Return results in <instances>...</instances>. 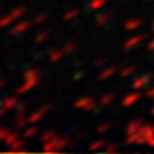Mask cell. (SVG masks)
<instances>
[{
	"label": "cell",
	"mask_w": 154,
	"mask_h": 154,
	"mask_svg": "<svg viewBox=\"0 0 154 154\" xmlns=\"http://www.w3.org/2000/svg\"><path fill=\"white\" fill-rule=\"evenodd\" d=\"M145 126L140 120H132L126 126V145H145Z\"/></svg>",
	"instance_id": "obj_1"
},
{
	"label": "cell",
	"mask_w": 154,
	"mask_h": 154,
	"mask_svg": "<svg viewBox=\"0 0 154 154\" xmlns=\"http://www.w3.org/2000/svg\"><path fill=\"white\" fill-rule=\"evenodd\" d=\"M39 80H41V72L38 68H29L27 71L24 72V82L19 85L17 88V94H25L35 90L39 85Z\"/></svg>",
	"instance_id": "obj_2"
},
{
	"label": "cell",
	"mask_w": 154,
	"mask_h": 154,
	"mask_svg": "<svg viewBox=\"0 0 154 154\" xmlns=\"http://www.w3.org/2000/svg\"><path fill=\"white\" fill-rule=\"evenodd\" d=\"M68 146H69V140L66 137L55 134L49 142L43 143V151H46V152H60L63 149H66Z\"/></svg>",
	"instance_id": "obj_3"
},
{
	"label": "cell",
	"mask_w": 154,
	"mask_h": 154,
	"mask_svg": "<svg viewBox=\"0 0 154 154\" xmlns=\"http://www.w3.org/2000/svg\"><path fill=\"white\" fill-rule=\"evenodd\" d=\"M3 143L6 145L8 151H11V152H22V151H25V138L19 137L14 131H10V134L6 135Z\"/></svg>",
	"instance_id": "obj_4"
},
{
	"label": "cell",
	"mask_w": 154,
	"mask_h": 154,
	"mask_svg": "<svg viewBox=\"0 0 154 154\" xmlns=\"http://www.w3.org/2000/svg\"><path fill=\"white\" fill-rule=\"evenodd\" d=\"M25 13H27V8H24V6H17V8L11 10L10 13L0 16V29H8V27H11L16 20H19L22 16H25Z\"/></svg>",
	"instance_id": "obj_5"
},
{
	"label": "cell",
	"mask_w": 154,
	"mask_h": 154,
	"mask_svg": "<svg viewBox=\"0 0 154 154\" xmlns=\"http://www.w3.org/2000/svg\"><path fill=\"white\" fill-rule=\"evenodd\" d=\"M33 25H35V24H33V20H27V19L19 20V22H16V24H13V25H11L10 35H11V36H20V35H24V33L29 32Z\"/></svg>",
	"instance_id": "obj_6"
},
{
	"label": "cell",
	"mask_w": 154,
	"mask_h": 154,
	"mask_svg": "<svg viewBox=\"0 0 154 154\" xmlns=\"http://www.w3.org/2000/svg\"><path fill=\"white\" fill-rule=\"evenodd\" d=\"M19 99L17 96H6L5 99H2V104H0V118L5 116L10 110H14L19 106Z\"/></svg>",
	"instance_id": "obj_7"
},
{
	"label": "cell",
	"mask_w": 154,
	"mask_h": 154,
	"mask_svg": "<svg viewBox=\"0 0 154 154\" xmlns=\"http://www.w3.org/2000/svg\"><path fill=\"white\" fill-rule=\"evenodd\" d=\"M94 106H96V101L91 96H82V97H79V99H75V102H74V109L83 110V112L93 110Z\"/></svg>",
	"instance_id": "obj_8"
},
{
	"label": "cell",
	"mask_w": 154,
	"mask_h": 154,
	"mask_svg": "<svg viewBox=\"0 0 154 154\" xmlns=\"http://www.w3.org/2000/svg\"><path fill=\"white\" fill-rule=\"evenodd\" d=\"M51 109H52V104H46V106L36 109V110L33 112V113L29 115V123H30V124H36V123H39V121L47 115V112L51 110Z\"/></svg>",
	"instance_id": "obj_9"
},
{
	"label": "cell",
	"mask_w": 154,
	"mask_h": 154,
	"mask_svg": "<svg viewBox=\"0 0 154 154\" xmlns=\"http://www.w3.org/2000/svg\"><path fill=\"white\" fill-rule=\"evenodd\" d=\"M145 41V36L143 35H134V36H131L124 41V44H123V49L126 52H131V51H134V49H137L140 44H142Z\"/></svg>",
	"instance_id": "obj_10"
},
{
	"label": "cell",
	"mask_w": 154,
	"mask_h": 154,
	"mask_svg": "<svg viewBox=\"0 0 154 154\" xmlns=\"http://www.w3.org/2000/svg\"><path fill=\"white\" fill-rule=\"evenodd\" d=\"M151 82V75L149 74H142V75H137L134 80H132V90H138V91H142L145 90L146 87L149 85Z\"/></svg>",
	"instance_id": "obj_11"
},
{
	"label": "cell",
	"mask_w": 154,
	"mask_h": 154,
	"mask_svg": "<svg viewBox=\"0 0 154 154\" xmlns=\"http://www.w3.org/2000/svg\"><path fill=\"white\" fill-rule=\"evenodd\" d=\"M140 99H142V93H138V90H134L132 93H128L123 97L121 106L123 107H132V106H135Z\"/></svg>",
	"instance_id": "obj_12"
},
{
	"label": "cell",
	"mask_w": 154,
	"mask_h": 154,
	"mask_svg": "<svg viewBox=\"0 0 154 154\" xmlns=\"http://www.w3.org/2000/svg\"><path fill=\"white\" fill-rule=\"evenodd\" d=\"M65 57H66V52L63 51V47L61 49H52V51H49V54H47V60L51 63H58Z\"/></svg>",
	"instance_id": "obj_13"
},
{
	"label": "cell",
	"mask_w": 154,
	"mask_h": 154,
	"mask_svg": "<svg viewBox=\"0 0 154 154\" xmlns=\"http://www.w3.org/2000/svg\"><path fill=\"white\" fill-rule=\"evenodd\" d=\"M142 25H143V20H142V19L132 17V19H128V20H126L124 25H123V29H124L126 32H135V30H138Z\"/></svg>",
	"instance_id": "obj_14"
},
{
	"label": "cell",
	"mask_w": 154,
	"mask_h": 154,
	"mask_svg": "<svg viewBox=\"0 0 154 154\" xmlns=\"http://www.w3.org/2000/svg\"><path fill=\"white\" fill-rule=\"evenodd\" d=\"M116 72H118V66L110 65V66L102 68V71L99 72V80H109V79H112V77H113Z\"/></svg>",
	"instance_id": "obj_15"
},
{
	"label": "cell",
	"mask_w": 154,
	"mask_h": 154,
	"mask_svg": "<svg viewBox=\"0 0 154 154\" xmlns=\"http://www.w3.org/2000/svg\"><path fill=\"white\" fill-rule=\"evenodd\" d=\"M29 115L27 113H16V118H14V126L17 129H25L29 126Z\"/></svg>",
	"instance_id": "obj_16"
},
{
	"label": "cell",
	"mask_w": 154,
	"mask_h": 154,
	"mask_svg": "<svg viewBox=\"0 0 154 154\" xmlns=\"http://www.w3.org/2000/svg\"><path fill=\"white\" fill-rule=\"evenodd\" d=\"M145 145L154 146V126L152 124L145 126Z\"/></svg>",
	"instance_id": "obj_17"
},
{
	"label": "cell",
	"mask_w": 154,
	"mask_h": 154,
	"mask_svg": "<svg viewBox=\"0 0 154 154\" xmlns=\"http://www.w3.org/2000/svg\"><path fill=\"white\" fill-rule=\"evenodd\" d=\"M110 20H112V14H110V13H101V14L96 16L94 24H96L97 27H106Z\"/></svg>",
	"instance_id": "obj_18"
},
{
	"label": "cell",
	"mask_w": 154,
	"mask_h": 154,
	"mask_svg": "<svg viewBox=\"0 0 154 154\" xmlns=\"http://www.w3.org/2000/svg\"><path fill=\"white\" fill-rule=\"evenodd\" d=\"M39 132V128L36 124H29L27 128L24 129V132H22V137L25 138V140H29V138H33L35 135H36Z\"/></svg>",
	"instance_id": "obj_19"
},
{
	"label": "cell",
	"mask_w": 154,
	"mask_h": 154,
	"mask_svg": "<svg viewBox=\"0 0 154 154\" xmlns=\"http://www.w3.org/2000/svg\"><path fill=\"white\" fill-rule=\"evenodd\" d=\"M113 101H115V94L113 93H106V94H102L99 97V106L107 107V106H110V104H113Z\"/></svg>",
	"instance_id": "obj_20"
},
{
	"label": "cell",
	"mask_w": 154,
	"mask_h": 154,
	"mask_svg": "<svg viewBox=\"0 0 154 154\" xmlns=\"http://www.w3.org/2000/svg\"><path fill=\"white\" fill-rule=\"evenodd\" d=\"M106 5H107V0H90L88 8L91 10V11H99V10H102Z\"/></svg>",
	"instance_id": "obj_21"
},
{
	"label": "cell",
	"mask_w": 154,
	"mask_h": 154,
	"mask_svg": "<svg viewBox=\"0 0 154 154\" xmlns=\"http://www.w3.org/2000/svg\"><path fill=\"white\" fill-rule=\"evenodd\" d=\"M106 145H107L106 140H94L93 143L88 145V149L90 151H101V149L106 148Z\"/></svg>",
	"instance_id": "obj_22"
},
{
	"label": "cell",
	"mask_w": 154,
	"mask_h": 154,
	"mask_svg": "<svg viewBox=\"0 0 154 154\" xmlns=\"http://www.w3.org/2000/svg\"><path fill=\"white\" fill-rule=\"evenodd\" d=\"M80 14V11L77 10V8H71V10H68L65 14H63V20H66V22H69V20H74L77 19V16Z\"/></svg>",
	"instance_id": "obj_23"
},
{
	"label": "cell",
	"mask_w": 154,
	"mask_h": 154,
	"mask_svg": "<svg viewBox=\"0 0 154 154\" xmlns=\"http://www.w3.org/2000/svg\"><path fill=\"white\" fill-rule=\"evenodd\" d=\"M135 74V66H124L120 71V77L121 79H129Z\"/></svg>",
	"instance_id": "obj_24"
},
{
	"label": "cell",
	"mask_w": 154,
	"mask_h": 154,
	"mask_svg": "<svg viewBox=\"0 0 154 154\" xmlns=\"http://www.w3.org/2000/svg\"><path fill=\"white\" fill-rule=\"evenodd\" d=\"M63 51L66 52V55L74 54V52L77 51V43H75V41H68V43L63 46Z\"/></svg>",
	"instance_id": "obj_25"
},
{
	"label": "cell",
	"mask_w": 154,
	"mask_h": 154,
	"mask_svg": "<svg viewBox=\"0 0 154 154\" xmlns=\"http://www.w3.org/2000/svg\"><path fill=\"white\" fill-rule=\"evenodd\" d=\"M49 39V32L47 30H41L39 33H36V36H35V43L36 44H41L44 43V41Z\"/></svg>",
	"instance_id": "obj_26"
},
{
	"label": "cell",
	"mask_w": 154,
	"mask_h": 154,
	"mask_svg": "<svg viewBox=\"0 0 154 154\" xmlns=\"http://www.w3.org/2000/svg\"><path fill=\"white\" fill-rule=\"evenodd\" d=\"M55 134H57V132L55 131H52V129H49V131H44L43 134H41V143H46V142H49V140H51Z\"/></svg>",
	"instance_id": "obj_27"
},
{
	"label": "cell",
	"mask_w": 154,
	"mask_h": 154,
	"mask_svg": "<svg viewBox=\"0 0 154 154\" xmlns=\"http://www.w3.org/2000/svg\"><path fill=\"white\" fill-rule=\"evenodd\" d=\"M47 19H49V16L46 14V13H43V14H38V16H35V19H33V24H35V25L44 24Z\"/></svg>",
	"instance_id": "obj_28"
},
{
	"label": "cell",
	"mask_w": 154,
	"mask_h": 154,
	"mask_svg": "<svg viewBox=\"0 0 154 154\" xmlns=\"http://www.w3.org/2000/svg\"><path fill=\"white\" fill-rule=\"evenodd\" d=\"M110 128H112V123H102V124L97 126V129H96V131L99 132V134H104V132H109Z\"/></svg>",
	"instance_id": "obj_29"
},
{
	"label": "cell",
	"mask_w": 154,
	"mask_h": 154,
	"mask_svg": "<svg viewBox=\"0 0 154 154\" xmlns=\"http://www.w3.org/2000/svg\"><path fill=\"white\" fill-rule=\"evenodd\" d=\"M116 149H120V146H118L116 143H109L107 142V145H106V148H104V151H106V152H113V151H116Z\"/></svg>",
	"instance_id": "obj_30"
},
{
	"label": "cell",
	"mask_w": 154,
	"mask_h": 154,
	"mask_svg": "<svg viewBox=\"0 0 154 154\" xmlns=\"http://www.w3.org/2000/svg\"><path fill=\"white\" fill-rule=\"evenodd\" d=\"M10 131L11 129H8V128H0V143L5 142V138H6V135L10 134Z\"/></svg>",
	"instance_id": "obj_31"
},
{
	"label": "cell",
	"mask_w": 154,
	"mask_h": 154,
	"mask_svg": "<svg viewBox=\"0 0 154 154\" xmlns=\"http://www.w3.org/2000/svg\"><path fill=\"white\" fill-rule=\"evenodd\" d=\"M146 96H148L149 99H152V101H154V87L148 88V91H146Z\"/></svg>",
	"instance_id": "obj_32"
},
{
	"label": "cell",
	"mask_w": 154,
	"mask_h": 154,
	"mask_svg": "<svg viewBox=\"0 0 154 154\" xmlns=\"http://www.w3.org/2000/svg\"><path fill=\"white\" fill-rule=\"evenodd\" d=\"M106 58H97L96 61H94V66H102V65H106Z\"/></svg>",
	"instance_id": "obj_33"
},
{
	"label": "cell",
	"mask_w": 154,
	"mask_h": 154,
	"mask_svg": "<svg viewBox=\"0 0 154 154\" xmlns=\"http://www.w3.org/2000/svg\"><path fill=\"white\" fill-rule=\"evenodd\" d=\"M148 51H151V52H154V38L148 43Z\"/></svg>",
	"instance_id": "obj_34"
},
{
	"label": "cell",
	"mask_w": 154,
	"mask_h": 154,
	"mask_svg": "<svg viewBox=\"0 0 154 154\" xmlns=\"http://www.w3.org/2000/svg\"><path fill=\"white\" fill-rule=\"evenodd\" d=\"M5 85H6V80L5 79H0V90H2Z\"/></svg>",
	"instance_id": "obj_35"
},
{
	"label": "cell",
	"mask_w": 154,
	"mask_h": 154,
	"mask_svg": "<svg viewBox=\"0 0 154 154\" xmlns=\"http://www.w3.org/2000/svg\"><path fill=\"white\" fill-rule=\"evenodd\" d=\"M151 32L154 33V20H152V24H151Z\"/></svg>",
	"instance_id": "obj_36"
},
{
	"label": "cell",
	"mask_w": 154,
	"mask_h": 154,
	"mask_svg": "<svg viewBox=\"0 0 154 154\" xmlns=\"http://www.w3.org/2000/svg\"><path fill=\"white\" fill-rule=\"evenodd\" d=\"M151 115H152V116H154V107H152V109H151Z\"/></svg>",
	"instance_id": "obj_37"
},
{
	"label": "cell",
	"mask_w": 154,
	"mask_h": 154,
	"mask_svg": "<svg viewBox=\"0 0 154 154\" xmlns=\"http://www.w3.org/2000/svg\"><path fill=\"white\" fill-rule=\"evenodd\" d=\"M0 104H2V101H0Z\"/></svg>",
	"instance_id": "obj_38"
}]
</instances>
